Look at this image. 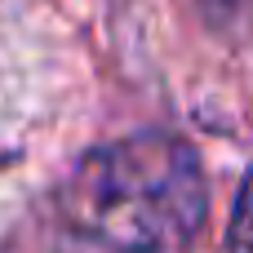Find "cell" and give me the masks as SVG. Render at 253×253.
I'll list each match as a JSON object with an SVG mask.
<instances>
[{"instance_id":"cell-3","label":"cell","mask_w":253,"mask_h":253,"mask_svg":"<svg viewBox=\"0 0 253 253\" xmlns=\"http://www.w3.org/2000/svg\"><path fill=\"white\" fill-rule=\"evenodd\" d=\"M227 253H253V169L236 191V209L227 222Z\"/></svg>"},{"instance_id":"cell-2","label":"cell","mask_w":253,"mask_h":253,"mask_svg":"<svg viewBox=\"0 0 253 253\" xmlns=\"http://www.w3.org/2000/svg\"><path fill=\"white\" fill-rule=\"evenodd\" d=\"M200 13L209 18L213 31L240 40L253 31V0H200Z\"/></svg>"},{"instance_id":"cell-1","label":"cell","mask_w":253,"mask_h":253,"mask_svg":"<svg viewBox=\"0 0 253 253\" xmlns=\"http://www.w3.org/2000/svg\"><path fill=\"white\" fill-rule=\"evenodd\" d=\"M205 218V160L173 129L98 142L62 187V222L102 253H182Z\"/></svg>"}]
</instances>
